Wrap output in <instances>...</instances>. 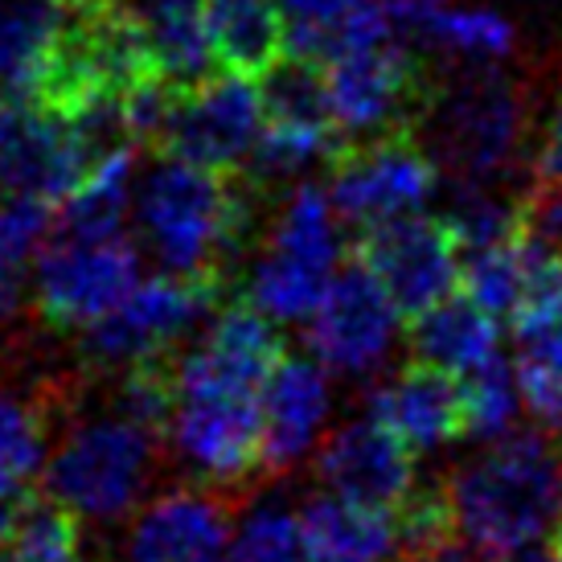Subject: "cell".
<instances>
[{
    "instance_id": "cell-28",
    "label": "cell",
    "mask_w": 562,
    "mask_h": 562,
    "mask_svg": "<svg viewBox=\"0 0 562 562\" xmlns=\"http://www.w3.org/2000/svg\"><path fill=\"white\" fill-rule=\"evenodd\" d=\"M49 411L46 398L0 386V497L25 488L46 456Z\"/></svg>"
},
{
    "instance_id": "cell-9",
    "label": "cell",
    "mask_w": 562,
    "mask_h": 562,
    "mask_svg": "<svg viewBox=\"0 0 562 562\" xmlns=\"http://www.w3.org/2000/svg\"><path fill=\"white\" fill-rule=\"evenodd\" d=\"M226 296V283L202 276L140 280L108 316L87 325V358L103 370H127L157 353H177V341L198 328Z\"/></svg>"
},
{
    "instance_id": "cell-36",
    "label": "cell",
    "mask_w": 562,
    "mask_h": 562,
    "mask_svg": "<svg viewBox=\"0 0 562 562\" xmlns=\"http://www.w3.org/2000/svg\"><path fill=\"white\" fill-rule=\"evenodd\" d=\"M533 181H562V99L533 124L530 148H526Z\"/></svg>"
},
{
    "instance_id": "cell-25",
    "label": "cell",
    "mask_w": 562,
    "mask_h": 562,
    "mask_svg": "<svg viewBox=\"0 0 562 562\" xmlns=\"http://www.w3.org/2000/svg\"><path fill=\"white\" fill-rule=\"evenodd\" d=\"M58 25L54 0H0V99H33Z\"/></svg>"
},
{
    "instance_id": "cell-10",
    "label": "cell",
    "mask_w": 562,
    "mask_h": 562,
    "mask_svg": "<svg viewBox=\"0 0 562 562\" xmlns=\"http://www.w3.org/2000/svg\"><path fill=\"white\" fill-rule=\"evenodd\" d=\"M259 132H263L259 79L222 70L189 91H177L153 140V153L202 169H247Z\"/></svg>"
},
{
    "instance_id": "cell-16",
    "label": "cell",
    "mask_w": 562,
    "mask_h": 562,
    "mask_svg": "<svg viewBox=\"0 0 562 562\" xmlns=\"http://www.w3.org/2000/svg\"><path fill=\"white\" fill-rule=\"evenodd\" d=\"M231 505L210 488L157 497L132 526L127 562H226Z\"/></svg>"
},
{
    "instance_id": "cell-6",
    "label": "cell",
    "mask_w": 562,
    "mask_h": 562,
    "mask_svg": "<svg viewBox=\"0 0 562 562\" xmlns=\"http://www.w3.org/2000/svg\"><path fill=\"white\" fill-rule=\"evenodd\" d=\"M160 443L148 427L115 411L108 419L82 423L66 431L46 469V493L66 501L87 517L115 521L136 509L144 488L153 484Z\"/></svg>"
},
{
    "instance_id": "cell-29",
    "label": "cell",
    "mask_w": 562,
    "mask_h": 562,
    "mask_svg": "<svg viewBox=\"0 0 562 562\" xmlns=\"http://www.w3.org/2000/svg\"><path fill=\"white\" fill-rule=\"evenodd\" d=\"M267 247L313 259L321 267H333L345 255L341 238H337V210L333 198L316 186H300L288 193L280 218L267 231Z\"/></svg>"
},
{
    "instance_id": "cell-2",
    "label": "cell",
    "mask_w": 562,
    "mask_h": 562,
    "mask_svg": "<svg viewBox=\"0 0 562 562\" xmlns=\"http://www.w3.org/2000/svg\"><path fill=\"white\" fill-rule=\"evenodd\" d=\"M448 484L464 538L493 559H509L547 542L559 521L562 448L538 431H509Z\"/></svg>"
},
{
    "instance_id": "cell-24",
    "label": "cell",
    "mask_w": 562,
    "mask_h": 562,
    "mask_svg": "<svg viewBox=\"0 0 562 562\" xmlns=\"http://www.w3.org/2000/svg\"><path fill=\"white\" fill-rule=\"evenodd\" d=\"M144 25L157 49V66L165 82L189 91L214 79V49L205 30V0H144Z\"/></svg>"
},
{
    "instance_id": "cell-20",
    "label": "cell",
    "mask_w": 562,
    "mask_h": 562,
    "mask_svg": "<svg viewBox=\"0 0 562 562\" xmlns=\"http://www.w3.org/2000/svg\"><path fill=\"white\" fill-rule=\"evenodd\" d=\"M205 30L218 70L243 79H263L288 54L280 0H205Z\"/></svg>"
},
{
    "instance_id": "cell-7",
    "label": "cell",
    "mask_w": 562,
    "mask_h": 562,
    "mask_svg": "<svg viewBox=\"0 0 562 562\" xmlns=\"http://www.w3.org/2000/svg\"><path fill=\"white\" fill-rule=\"evenodd\" d=\"M439 186V160L419 127H386L374 136H349L328 160V198L337 218L358 231L370 222L419 214Z\"/></svg>"
},
{
    "instance_id": "cell-22",
    "label": "cell",
    "mask_w": 562,
    "mask_h": 562,
    "mask_svg": "<svg viewBox=\"0 0 562 562\" xmlns=\"http://www.w3.org/2000/svg\"><path fill=\"white\" fill-rule=\"evenodd\" d=\"M497 316H488L464 288H456L452 296H443L411 321V358L443 366L452 374H469L472 366L497 353Z\"/></svg>"
},
{
    "instance_id": "cell-37",
    "label": "cell",
    "mask_w": 562,
    "mask_h": 562,
    "mask_svg": "<svg viewBox=\"0 0 562 562\" xmlns=\"http://www.w3.org/2000/svg\"><path fill=\"white\" fill-rule=\"evenodd\" d=\"M547 547L554 550V554H559V559H562V514H559V521H554V526H550V533H547Z\"/></svg>"
},
{
    "instance_id": "cell-27",
    "label": "cell",
    "mask_w": 562,
    "mask_h": 562,
    "mask_svg": "<svg viewBox=\"0 0 562 562\" xmlns=\"http://www.w3.org/2000/svg\"><path fill=\"white\" fill-rule=\"evenodd\" d=\"M79 509H70L54 493H25L0 562H82Z\"/></svg>"
},
{
    "instance_id": "cell-4",
    "label": "cell",
    "mask_w": 562,
    "mask_h": 562,
    "mask_svg": "<svg viewBox=\"0 0 562 562\" xmlns=\"http://www.w3.org/2000/svg\"><path fill=\"white\" fill-rule=\"evenodd\" d=\"M263 391L259 382L205 361L198 349L177 361L169 439L205 484L235 488L263 472Z\"/></svg>"
},
{
    "instance_id": "cell-21",
    "label": "cell",
    "mask_w": 562,
    "mask_h": 562,
    "mask_svg": "<svg viewBox=\"0 0 562 562\" xmlns=\"http://www.w3.org/2000/svg\"><path fill=\"white\" fill-rule=\"evenodd\" d=\"M394 33L452 49L464 58H505L514 49V25L484 9H452L448 0H382Z\"/></svg>"
},
{
    "instance_id": "cell-14",
    "label": "cell",
    "mask_w": 562,
    "mask_h": 562,
    "mask_svg": "<svg viewBox=\"0 0 562 562\" xmlns=\"http://www.w3.org/2000/svg\"><path fill=\"white\" fill-rule=\"evenodd\" d=\"M316 476L337 497L394 514L406 493L415 488V452L386 423L370 415V419L345 423L341 431H333L321 443Z\"/></svg>"
},
{
    "instance_id": "cell-34",
    "label": "cell",
    "mask_w": 562,
    "mask_h": 562,
    "mask_svg": "<svg viewBox=\"0 0 562 562\" xmlns=\"http://www.w3.org/2000/svg\"><path fill=\"white\" fill-rule=\"evenodd\" d=\"M304 559V533L300 517L283 509H263L238 530L226 550V562H300Z\"/></svg>"
},
{
    "instance_id": "cell-17",
    "label": "cell",
    "mask_w": 562,
    "mask_h": 562,
    "mask_svg": "<svg viewBox=\"0 0 562 562\" xmlns=\"http://www.w3.org/2000/svg\"><path fill=\"white\" fill-rule=\"evenodd\" d=\"M328 415L325 374L313 361L283 353L263 391V472H288L313 448Z\"/></svg>"
},
{
    "instance_id": "cell-8",
    "label": "cell",
    "mask_w": 562,
    "mask_h": 562,
    "mask_svg": "<svg viewBox=\"0 0 562 562\" xmlns=\"http://www.w3.org/2000/svg\"><path fill=\"white\" fill-rule=\"evenodd\" d=\"M345 255L358 259L382 283V292L391 296L403 321H415L431 304L452 296L460 288V267H464V250L452 226L443 218H423V214L358 226L345 243Z\"/></svg>"
},
{
    "instance_id": "cell-18",
    "label": "cell",
    "mask_w": 562,
    "mask_h": 562,
    "mask_svg": "<svg viewBox=\"0 0 562 562\" xmlns=\"http://www.w3.org/2000/svg\"><path fill=\"white\" fill-rule=\"evenodd\" d=\"M288 21V54L328 66L349 49L398 37L382 0H280Z\"/></svg>"
},
{
    "instance_id": "cell-13",
    "label": "cell",
    "mask_w": 562,
    "mask_h": 562,
    "mask_svg": "<svg viewBox=\"0 0 562 562\" xmlns=\"http://www.w3.org/2000/svg\"><path fill=\"white\" fill-rule=\"evenodd\" d=\"M398 325V308L382 292V283L345 255V267L333 271L325 300L308 316V345L328 370L366 374L386 358Z\"/></svg>"
},
{
    "instance_id": "cell-12",
    "label": "cell",
    "mask_w": 562,
    "mask_h": 562,
    "mask_svg": "<svg viewBox=\"0 0 562 562\" xmlns=\"http://www.w3.org/2000/svg\"><path fill=\"white\" fill-rule=\"evenodd\" d=\"M87 172L91 157L70 115L37 99H0V198L63 205Z\"/></svg>"
},
{
    "instance_id": "cell-1",
    "label": "cell",
    "mask_w": 562,
    "mask_h": 562,
    "mask_svg": "<svg viewBox=\"0 0 562 562\" xmlns=\"http://www.w3.org/2000/svg\"><path fill=\"white\" fill-rule=\"evenodd\" d=\"M259 189L263 181L250 169L165 160L136 198L140 235L172 276L226 283L255 231Z\"/></svg>"
},
{
    "instance_id": "cell-30",
    "label": "cell",
    "mask_w": 562,
    "mask_h": 562,
    "mask_svg": "<svg viewBox=\"0 0 562 562\" xmlns=\"http://www.w3.org/2000/svg\"><path fill=\"white\" fill-rule=\"evenodd\" d=\"M460 288L497 321H514L521 292H526V235L517 226V235L493 247L464 250L460 267Z\"/></svg>"
},
{
    "instance_id": "cell-19",
    "label": "cell",
    "mask_w": 562,
    "mask_h": 562,
    "mask_svg": "<svg viewBox=\"0 0 562 562\" xmlns=\"http://www.w3.org/2000/svg\"><path fill=\"white\" fill-rule=\"evenodd\" d=\"M300 533L308 562H391L398 554L391 509H370L337 493L304 505Z\"/></svg>"
},
{
    "instance_id": "cell-31",
    "label": "cell",
    "mask_w": 562,
    "mask_h": 562,
    "mask_svg": "<svg viewBox=\"0 0 562 562\" xmlns=\"http://www.w3.org/2000/svg\"><path fill=\"white\" fill-rule=\"evenodd\" d=\"M49 231H54V205L25 202V198L0 202V321L16 308L25 263Z\"/></svg>"
},
{
    "instance_id": "cell-11",
    "label": "cell",
    "mask_w": 562,
    "mask_h": 562,
    "mask_svg": "<svg viewBox=\"0 0 562 562\" xmlns=\"http://www.w3.org/2000/svg\"><path fill=\"white\" fill-rule=\"evenodd\" d=\"M140 283V255L124 235L54 238L37 259L33 304L49 328H87Z\"/></svg>"
},
{
    "instance_id": "cell-32",
    "label": "cell",
    "mask_w": 562,
    "mask_h": 562,
    "mask_svg": "<svg viewBox=\"0 0 562 562\" xmlns=\"http://www.w3.org/2000/svg\"><path fill=\"white\" fill-rule=\"evenodd\" d=\"M517 386L533 415L547 423L554 436H562V325L521 341Z\"/></svg>"
},
{
    "instance_id": "cell-15",
    "label": "cell",
    "mask_w": 562,
    "mask_h": 562,
    "mask_svg": "<svg viewBox=\"0 0 562 562\" xmlns=\"http://www.w3.org/2000/svg\"><path fill=\"white\" fill-rule=\"evenodd\" d=\"M370 415L386 423L411 452H431L439 443L469 436V394L464 374L411 358L398 374L370 394Z\"/></svg>"
},
{
    "instance_id": "cell-33",
    "label": "cell",
    "mask_w": 562,
    "mask_h": 562,
    "mask_svg": "<svg viewBox=\"0 0 562 562\" xmlns=\"http://www.w3.org/2000/svg\"><path fill=\"white\" fill-rule=\"evenodd\" d=\"M464 394H469V436L501 439L514 431L521 386L514 382L509 366L497 353L484 358L481 366H472L469 374H464Z\"/></svg>"
},
{
    "instance_id": "cell-23",
    "label": "cell",
    "mask_w": 562,
    "mask_h": 562,
    "mask_svg": "<svg viewBox=\"0 0 562 562\" xmlns=\"http://www.w3.org/2000/svg\"><path fill=\"white\" fill-rule=\"evenodd\" d=\"M259 99H263V124L345 140V127L337 124V108L328 91V70L313 58L283 54L259 79Z\"/></svg>"
},
{
    "instance_id": "cell-3",
    "label": "cell",
    "mask_w": 562,
    "mask_h": 562,
    "mask_svg": "<svg viewBox=\"0 0 562 562\" xmlns=\"http://www.w3.org/2000/svg\"><path fill=\"white\" fill-rule=\"evenodd\" d=\"M58 25L37 82V103L79 115L94 103H124L153 79H165L140 9L124 0H54Z\"/></svg>"
},
{
    "instance_id": "cell-26",
    "label": "cell",
    "mask_w": 562,
    "mask_h": 562,
    "mask_svg": "<svg viewBox=\"0 0 562 562\" xmlns=\"http://www.w3.org/2000/svg\"><path fill=\"white\" fill-rule=\"evenodd\" d=\"M333 271L337 267H321L313 259L267 247L250 267L247 300L276 321H308L316 313V304L325 300Z\"/></svg>"
},
{
    "instance_id": "cell-5",
    "label": "cell",
    "mask_w": 562,
    "mask_h": 562,
    "mask_svg": "<svg viewBox=\"0 0 562 562\" xmlns=\"http://www.w3.org/2000/svg\"><path fill=\"white\" fill-rule=\"evenodd\" d=\"M419 132L439 169L456 172L460 181L488 186L517 160H526L533 120L526 91L505 70L469 66L460 75H443L436 108Z\"/></svg>"
},
{
    "instance_id": "cell-35",
    "label": "cell",
    "mask_w": 562,
    "mask_h": 562,
    "mask_svg": "<svg viewBox=\"0 0 562 562\" xmlns=\"http://www.w3.org/2000/svg\"><path fill=\"white\" fill-rule=\"evenodd\" d=\"M514 205L517 226L547 250L562 255V181H533L526 193H517Z\"/></svg>"
}]
</instances>
